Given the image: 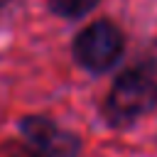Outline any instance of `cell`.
Returning <instances> with one entry per match:
<instances>
[{"label":"cell","instance_id":"cell-4","mask_svg":"<svg viewBox=\"0 0 157 157\" xmlns=\"http://www.w3.org/2000/svg\"><path fill=\"white\" fill-rule=\"evenodd\" d=\"M101 5V0H47V10L66 22H76L88 17L96 7Z\"/></svg>","mask_w":157,"mask_h":157},{"label":"cell","instance_id":"cell-1","mask_svg":"<svg viewBox=\"0 0 157 157\" xmlns=\"http://www.w3.org/2000/svg\"><path fill=\"white\" fill-rule=\"evenodd\" d=\"M157 110V71L150 64L130 66L113 78V86L101 105V118L108 128L123 130Z\"/></svg>","mask_w":157,"mask_h":157},{"label":"cell","instance_id":"cell-2","mask_svg":"<svg viewBox=\"0 0 157 157\" xmlns=\"http://www.w3.org/2000/svg\"><path fill=\"white\" fill-rule=\"evenodd\" d=\"M123 54H125V32L108 17L86 25L71 39L74 61L93 76L113 71L120 64Z\"/></svg>","mask_w":157,"mask_h":157},{"label":"cell","instance_id":"cell-3","mask_svg":"<svg viewBox=\"0 0 157 157\" xmlns=\"http://www.w3.org/2000/svg\"><path fill=\"white\" fill-rule=\"evenodd\" d=\"M22 140L34 150L37 157H78L81 135L61 128L49 115H25L17 123Z\"/></svg>","mask_w":157,"mask_h":157},{"label":"cell","instance_id":"cell-5","mask_svg":"<svg viewBox=\"0 0 157 157\" xmlns=\"http://www.w3.org/2000/svg\"><path fill=\"white\" fill-rule=\"evenodd\" d=\"M7 2H10V0H0V12H2L5 7H7Z\"/></svg>","mask_w":157,"mask_h":157}]
</instances>
